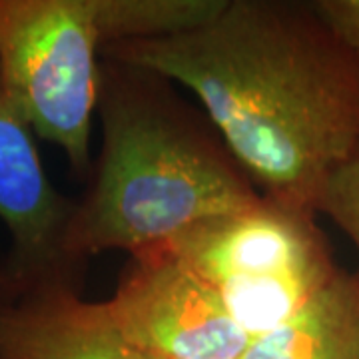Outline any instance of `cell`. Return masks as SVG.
<instances>
[{"mask_svg":"<svg viewBox=\"0 0 359 359\" xmlns=\"http://www.w3.org/2000/svg\"><path fill=\"white\" fill-rule=\"evenodd\" d=\"M104 60L188 88L262 196L318 212L359 148V56L313 2L228 0L200 28L120 42Z\"/></svg>","mask_w":359,"mask_h":359,"instance_id":"6da1fadb","label":"cell"},{"mask_svg":"<svg viewBox=\"0 0 359 359\" xmlns=\"http://www.w3.org/2000/svg\"><path fill=\"white\" fill-rule=\"evenodd\" d=\"M160 78L106 60L100 80L102 152L88 194L74 204L65 256L86 257L162 245L204 219L264 196L228 152L190 120Z\"/></svg>","mask_w":359,"mask_h":359,"instance_id":"7a4b0ae2","label":"cell"},{"mask_svg":"<svg viewBox=\"0 0 359 359\" xmlns=\"http://www.w3.org/2000/svg\"><path fill=\"white\" fill-rule=\"evenodd\" d=\"M318 212L262 198L166 242L250 337L271 332L337 276Z\"/></svg>","mask_w":359,"mask_h":359,"instance_id":"3957f363","label":"cell"},{"mask_svg":"<svg viewBox=\"0 0 359 359\" xmlns=\"http://www.w3.org/2000/svg\"><path fill=\"white\" fill-rule=\"evenodd\" d=\"M102 48L98 0H0V92L78 174L90 166Z\"/></svg>","mask_w":359,"mask_h":359,"instance_id":"277c9868","label":"cell"},{"mask_svg":"<svg viewBox=\"0 0 359 359\" xmlns=\"http://www.w3.org/2000/svg\"><path fill=\"white\" fill-rule=\"evenodd\" d=\"M104 308L142 358L242 359L252 341L216 294L166 245L130 254Z\"/></svg>","mask_w":359,"mask_h":359,"instance_id":"5b68a950","label":"cell"},{"mask_svg":"<svg viewBox=\"0 0 359 359\" xmlns=\"http://www.w3.org/2000/svg\"><path fill=\"white\" fill-rule=\"evenodd\" d=\"M74 204L52 186L34 132L0 92V219L13 242L0 297L48 283L76 285V268L65 256Z\"/></svg>","mask_w":359,"mask_h":359,"instance_id":"8992f818","label":"cell"},{"mask_svg":"<svg viewBox=\"0 0 359 359\" xmlns=\"http://www.w3.org/2000/svg\"><path fill=\"white\" fill-rule=\"evenodd\" d=\"M0 359H142L124 341L104 302L74 283H48L0 297Z\"/></svg>","mask_w":359,"mask_h":359,"instance_id":"52a82bcc","label":"cell"},{"mask_svg":"<svg viewBox=\"0 0 359 359\" xmlns=\"http://www.w3.org/2000/svg\"><path fill=\"white\" fill-rule=\"evenodd\" d=\"M242 359H359V280L332 282L271 332L252 337Z\"/></svg>","mask_w":359,"mask_h":359,"instance_id":"ba28073f","label":"cell"},{"mask_svg":"<svg viewBox=\"0 0 359 359\" xmlns=\"http://www.w3.org/2000/svg\"><path fill=\"white\" fill-rule=\"evenodd\" d=\"M316 210L346 233L359 257V148L327 180ZM355 276L359 280V269Z\"/></svg>","mask_w":359,"mask_h":359,"instance_id":"9c48e42d","label":"cell"},{"mask_svg":"<svg viewBox=\"0 0 359 359\" xmlns=\"http://www.w3.org/2000/svg\"><path fill=\"white\" fill-rule=\"evenodd\" d=\"M313 6L335 36L359 56V0H320Z\"/></svg>","mask_w":359,"mask_h":359,"instance_id":"30bf717a","label":"cell"},{"mask_svg":"<svg viewBox=\"0 0 359 359\" xmlns=\"http://www.w3.org/2000/svg\"><path fill=\"white\" fill-rule=\"evenodd\" d=\"M2 290H4V269L0 268V295H2Z\"/></svg>","mask_w":359,"mask_h":359,"instance_id":"8fae6325","label":"cell"},{"mask_svg":"<svg viewBox=\"0 0 359 359\" xmlns=\"http://www.w3.org/2000/svg\"><path fill=\"white\" fill-rule=\"evenodd\" d=\"M142 359H150V358H142Z\"/></svg>","mask_w":359,"mask_h":359,"instance_id":"7c38bea8","label":"cell"}]
</instances>
